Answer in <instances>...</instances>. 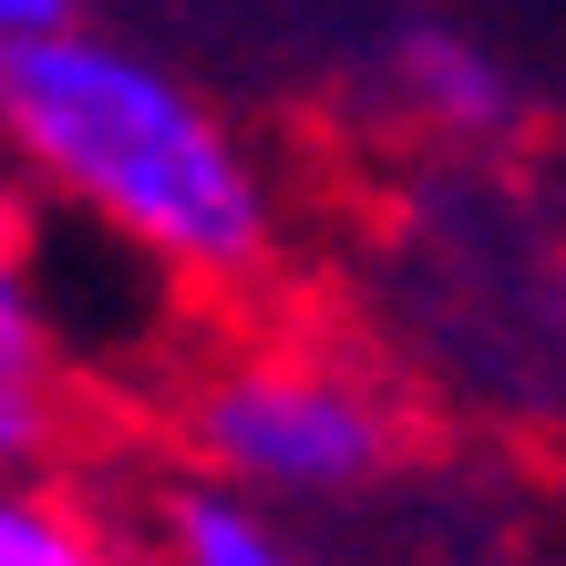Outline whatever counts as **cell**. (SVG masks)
I'll use <instances>...</instances> for the list:
<instances>
[{
    "label": "cell",
    "instance_id": "cell-3",
    "mask_svg": "<svg viewBox=\"0 0 566 566\" xmlns=\"http://www.w3.org/2000/svg\"><path fill=\"white\" fill-rule=\"evenodd\" d=\"M391 104H402L432 145L474 155V145H505L525 124V83L515 62L463 21H402L391 31Z\"/></svg>",
    "mask_w": 566,
    "mask_h": 566
},
{
    "label": "cell",
    "instance_id": "cell-6",
    "mask_svg": "<svg viewBox=\"0 0 566 566\" xmlns=\"http://www.w3.org/2000/svg\"><path fill=\"white\" fill-rule=\"evenodd\" d=\"M155 566H319V556L289 536L279 505H258L217 474H186L155 505Z\"/></svg>",
    "mask_w": 566,
    "mask_h": 566
},
{
    "label": "cell",
    "instance_id": "cell-5",
    "mask_svg": "<svg viewBox=\"0 0 566 566\" xmlns=\"http://www.w3.org/2000/svg\"><path fill=\"white\" fill-rule=\"evenodd\" d=\"M0 566H155V536L104 515V494H83L73 474L31 463L0 474Z\"/></svg>",
    "mask_w": 566,
    "mask_h": 566
},
{
    "label": "cell",
    "instance_id": "cell-7",
    "mask_svg": "<svg viewBox=\"0 0 566 566\" xmlns=\"http://www.w3.org/2000/svg\"><path fill=\"white\" fill-rule=\"evenodd\" d=\"M93 0H0V52H31L52 42V31H83Z\"/></svg>",
    "mask_w": 566,
    "mask_h": 566
},
{
    "label": "cell",
    "instance_id": "cell-1",
    "mask_svg": "<svg viewBox=\"0 0 566 566\" xmlns=\"http://www.w3.org/2000/svg\"><path fill=\"white\" fill-rule=\"evenodd\" d=\"M0 155L176 289L238 298L279 269L289 207L238 114L104 21L0 52Z\"/></svg>",
    "mask_w": 566,
    "mask_h": 566
},
{
    "label": "cell",
    "instance_id": "cell-2",
    "mask_svg": "<svg viewBox=\"0 0 566 566\" xmlns=\"http://www.w3.org/2000/svg\"><path fill=\"white\" fill-rule=\"evenodd\" d=\"M176 432L196 453V474L258 494V505H350L391 474L402 453V412L391 391L329 340H227L217 360H196V381L176 391Z\"/></svg>",
    "mask_w": 566,
    "mask_h": 566
},
{
    "label": "cell",
    "instance_id": "cell-4",
    "mask_svg": "<svg viewBox=\"0 0 566 566\" xmlns=\"http://www.w3.org/2000/svg\"><path fill=\"white\" fill-rule=\"evenodd\" d=\"M73 402V350H62V310L42 269L21 258V238L0 227V474H31L62 432Z\"/></svg>",
    "mask_w": 566,
    "mask_h": 566
}]
</instances>
